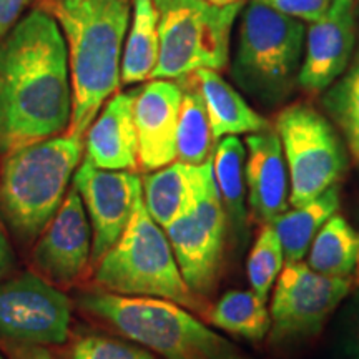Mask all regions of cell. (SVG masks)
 I'll use <instances>...</instances> for the list:
<instances>
[{
    "label": "cell",
    "instance_id": "obj_9",
    "mask_svg": "<svg viewBox=\"0 0 359 359\" xmlns=\"http://www.w3.org/2000/svg\"><path fill=\"white\" fill-rule=\"evenodd\" d=\"M353 288V278L320 275L302 262L285 263L273 291L269 341L280 346L318 336Z\"/></svg>",
    "mask_w": 359,
    "mask_h": 359
},
{
    "label": "cell",
    "instance_id": "obj_22",
    "mask_svg": "<svg viewBox=\"0 0 359 359\" xmlns=\"http://www.w3.org/2000/svg\"><path fill=\"white\" fill-rule=\"evenodd\" d=\"M160 53L158 12L154 0H133L132 20L122 53V83L151 79Z\"/></svg>",
    "mask_w": 359,
    "mask_h": 359
},
{
    "label": "cell",
    "instance_id": "obj_7",
    "mask_svg": "<svg viewBox=\"0 0 359 359\" xmlns=\"http://www.w3.org/2000/svg\"><path fill=\"white\" fill-rule=\"evenodd\" d=\"M158 12L160 53L151 79L178 80L200 69L223 70L241 2L213 6L205 0H154Z\"/></svg>",
    "mask_w": 359,
    "mask_h": 359
},
{
    "label": "cell",
    "instance_id": "obj_16",
    "mask_svg": "<svg viewBox=\"0 0 359 359\" xmlns=\"http://www.w3.org/2000/svg\"><path fill=\"white\" fill-rule=\"evenodd\" d=\"M245 180L250 213L258 224H271L288 208V168L278 133L271 127L246 137Z\"/></svg>",
    "mask_w": 359,
    "mask_h": 359
},
{
    "label": "cell",
    "instance_id": "obj_26",
    "mask_svg": "<svg viewBox=\"0 0 359 359\" xmlns=\"http://www.w3.org/2000/svg\"><path fill=\"white\" fill-rule=\"evenodd\" d=\"M323 107L343 133L354 163L359 165V52L346 74L326 88Z\"/></svg>",
    "mask_w": 359,
    "mask_h": 359
},
{
    "label": "cell",
    "instance_id": "obj_17",
    "mask_svg": "<svg viewBox=\"0 0 359 359\" xmlns=\"http://www.w3.org/2000/svg\"><path fill=\"white\" fill-rule=\"evenodd\" d=\"M135 90L114 93L103 103L87 133L85 158L103 170L138 168V135L133 120Z\"/></svg>",
    "mask_w": 359,
    "mask_h": 359
},
{
    "label": "cell",
    "instance_id": "obj_10",
    "mask_svg": "<svg viewBox=\"0 0 359 359\" xmlns=\"http://www.w3.org/2000/svg\"><path fill=\"white\" fill-rule=\"evenodd\" d=\"M72 302L35 273L0 283V338L64 346L70 338Z\"/></svg>",
    "mask_w": 359,
    "mask_h": 359
},
{
    "label": "cell",
    "instance_id": "obj_3",
    "mask_svg": "<svg viewBox=\"0 0 359 359\" xmlns=\"http://www.w3.org/2000/svg\"><path fill=\"white\" fill-rule=\"evenodd\" d=\"M80 308L161 359H253L182 304L148 296L87 291Z\"/></svg>",
    "mask_w": 359,
    "mask_h": 359
},
{
    "label": "cell",
    "instance_id": "obj_21",
    "mask_svg": "<svg viewBox=\"0 0 359 359\" xmlns=\"http://www.w3.org/2000/svg\"><path fill=\"white\" fill-rule=\"evenodd\" d=\"M339 200V187L333 185L318 198L293 206L271 223L281 241L285 263L302 262L323 224L338 213Z\"/></svg>",
    "mask_w": 359,
    "mask_h": 359
},
{
    "label": "cell",
    "instance_id": "obj_33",
    "mask_svg": "<svg viewBox=\"0 0 359 359\" xmlns=\"http://www.w3.org/2000/svg\"><path fill=\"white\" fill-rule=\"evenodd\" d=\"M13 266V251L11 248V241H8L7 233L0 224V280L11 271Z\"/></svg>",
    "mask_w": 359,
    "mask_h": 359
},
{
    "label": "cell",
    "instance_id": "obj_12",
    "mask_svg": "<svg viewBox=\"0 0 359 359\" xmlns=\"http://www.w3.org/2000/svg\"><path fill=\"white\" fill-rule=\"evenodd\" d=\"M72 187L79 191L92 226L90 263L95 266L123 235L143 198L142 178L128 170L98 168L83 156Z\"/></svg>",
    "mask_w": 359,
    "mask_h": 359
},
{
    "label": "cell",
    "instance_id": "obj_19",
    "mask_svg": "<svg viewBox=\"0 0 359 359\" xmlns=\"http://www.w3.org/2000/svg\"><path fill=\"white\" fill-rule=\"evenodd\" d=\"M191 75L205 100L215 140L228 135L257 133L269 127L268 120L251 109L217 70L200 69Z\"/></svg>",
    "mask_w": 359,
    "mask_h": 359
},
{
    "label": "cell",
    "instance_id": "obj_13",
    "mask_svg": "<svg viewBox=\"0 0 359 359\" xmlns=\"http://www.w3.org/2000/svg\"><path fill=\"white\" fill-rule=\"evenodd\" d=\"M92 226L79 191L70 188L60 208L32 248V266L52 285L69 286L87 271Z\"/></svg>",
    "mask_w": 359,
    "mask_h": 359
},
{
    "label": "cell",
    "instance_id": "obj_23",
    "mask_svg": "<svg viewBox=\"0 0 359 359\" xmlns=\"http://www.w3.org/2000/svg\"><path fill=\"white\" fill-rule=\"evenodd\" d=\"M177 82L183 90L177 128V160L188 165H203L213 156V132L208 111L193 75Z\"/></svg>",
    "mask_w": 359,
    "mask_h": 359
},
{
    "label": "cell",
    "instance_id": "obj_36",
    "mask_svg": "<svg viewBox=\"0 0 359 359\" xmlns=\"http://www.w3.org/2000/svg\"><path fill=\"white\" fill-rule=\"evenodd\" d=\"M349 359H359V356H356V358H349Z\"/></svg>",
    "mask_w": 359,
    "mask_h": 359
},
{
    "label": "cell",
    "instance_id": "obj_4",
    "mask_svg": "<svg viewBox=\"0 0 359 359\" xmlns=\"http://www.w3.org/2000/svg\"><path fill=\"white\" fill-rule=\"evenodd\" d=\"M83 150V140L65 133L4 155L0 215L22 245L35 243L55 217Z\"/></svg>",
    "mask_w": 359,
    "mask_h": 359
},
{
    "label": "cell",
    "instance_id": "obj_5",
    "mask_svg": "<svg viewBox=\"0 0 359 359\" xmlns=\"http://www.w3.org/2000/svg\"><path fill=\"white\" fill-rule=\"evenodd\" d=\"M95 283L110 293L148 296L200 309L201 304L183 280L167 231L148 213L140 198L118 241L95 264Z\"/></svg>",
    "mask_w": 359,
    "mask_h": 359
},
{
    "label": "cell",
    "instance_id": "obj_2",
    "mask_svg": "<svg viewBox=\"0 0 359 359\" xmlns=\"http://www.w3.org/2000/svg\"><path fill=\"white\" fill-rule=\"evenodd\" d=\"M57 20L69 52L72 118L67 135L83 140L122 83V53L133 0H37Z\"/></svg>",
    "mask_w": 359,
    "mask_h": 359
},
{
    "label": "cell",
    "instance_id": "obj_1",
    "mask_svg": "<svg viewBox=\"0 0 359 359\" xmlns=\"http://www.w3.org/2000/svg\"><path fill=\"white\" fill-rule=\"evenodd\" d=\"M72 103L64 34L34 6L0 40V154L64 135Z\"/></svg>",
    "mask_w": 359,
    "mask_h": 359
},
{
    "label": "cell",
    "instance_id": "obj_20",
    "mask_svg": "<svg viewBox=\"0 0 359 359\" xmlns=\"http://www.w3.org/2000/svg\"><path fill=\"white\" fill-rule=\"evenodd\" d=\"M246 148L236 135L223 137L215 148L213 172L228 226L236 243L243 248L248 241V208L245 180Z\"/></svg>",
    "mask_w": 359,
    "mask_h": 359
},
{
    "label": "cell",
    "instance_id": "obj_25",
    "mask_svg": "<svg viewBox=\"0 0 359 359\" xmlns=\"http://www.w3.org/2000/svg\"><path fill=\"white\" fill-rule=\"evenodd\" d=\"M264 303L253 290H233L203 314L210 325L224 333L259 343L271 330V316Z\"/></svg>",
    "mask_w": 359,
    "mask_h": 359
},
{
    "label": "cell",
    "instance_id": "obj_30",
    "mask_svg": "<svg viewBox=\"0 0 359 359\" xmlns=\"http://www.w3.org/2000/svg\"><path fill=\"white\" fill-rule=\"evenodd\" d=\"M259 2L294 19L316 22L327 12L333 0H259Z\"/></svg>",
    "mask_w": 359,
    "mask_h": 359
},
{
    "label": "cell",
    "instance_id": "obj_6",
    "mask_svg": "<svg viewBox=\"0 0 359 359\" xmlns=\"http://www.w3.org/2000/svg\"><path fill=\"white\" fill-rule=\"evenodd\" d=\"M303 37L302 22L251 0L243 12L233 60L236 83L263 105H278L298 82Z\"/></svg>",
    "mask_w": 359,
    "mask_h": 359
},
{
    "label": "cell",
    "instance_id": "obj_14",
    "mask_svg": "<svg viewBox=\"0 0 359 359\" xmlns=\"http://www.w3.org/2000/svg\"><path fill=\"white\" fill-rule=\"evenodd\" d=\"M183 90L178 82L154 79L135 90L133 120L138 168L154 172L177 160V128Z\"/></svg>",
    "mask_w": 359,
    "mask_h": 359
},
{
    "label": "cell",
    "instance_id": "obj_29",
    "mask_svg": "<svg viewBox=\"0 0 359 359\" xmlns=\"http://www.w3.org/2000/svg\"><path fill=\"white\" fill-rule=\"evenodd\" d=\"M354 288L356 290L344 303L336 325L341 351L349 358L359 356V285Z\"/></svg>",
    "mask_w": 359,
    "mask_h": 359
},
{
    "label": "cell",
    "instance_id": "obj_35",
    "mask_svg": "<svg viewBox=\"0 0 359 359\" xmlns=\"http://www.w3.org/2000/svg\"><path fill=\"white\" fill-rule=\"evenodd\" d=\"M353 280H354V286H358V285H359V258H358V268H356V273H354Z\"/></svg>",
    "mask_w": 359,
    "mask_h": 359
},
{
    "label": "cell",
    "instance_id": "obj_11",
    "mask_svg": "<svg viewBox=\"0 0 359 359\" xmlns=\"http://www.w3.org/2000/svg\"><path fill=\"white\" fill-rule=\"evenodd\" d=\"M228 222L213 180L191 213L165 228L183 280L196 296L210 294L222 273Z\"/></svg>",
    "mask_w": 359,
    "mask_h": 359
},
{
    "label": "cell",
    "instance_id": "obj_24",
    "mask_svg": "<svg viewBox=\"0 0 359 359\" xmlns=\"http://www.w3.org/2000/svg\"><path fill=\"white\" fill-rule=\"evenodd\" d=\"M359 235L341 215L323 224L309 246L308 266L325 276L353 278L358 268Z\"/></svg>",
    "mask_w": 359,
    "mask_h": 359
},
{
    "label": "cell",
    "instance_id": "obj_27",
    "mask_svg": "<svg viewBox=\"0 0 359 359\" xmlns=\"http://www.w3.org/2000/svg\"><path fill=\"white\" fill-rule=\"evenodd\" d=\"M283 263H285V253H283L280 238L273 224H264L262 231L258 233L253 250L250 251L248 262H246V273H248L251 290L264 302L280 276Z\"/></svg>",
    "mask_w": 359,
    "mask_h": 359
},
{
    "label": "cell",
    "instance_id": "obj_31",
    "mask_svg": "<svg viewBox=\"0 0 359 359\" xmlns=\"http://www.w3.org/2000/svg\"><path fill=\"white\" fill-rule=\"evenodd\" d=\"M0 353L4 359H58L45 344L15 339L0 338Z\"/></svg>",
    "mask_w": 359,
    "mask_h": 359
},
{
    "label": "cell",
    "instance_id": "obj_37",
    "mask_svg": "<svg viewBox=\"0 0 359 359\" xmlns=\"http://www.w3.org/2000/svg\"><path fill=\"white\" fill-rule=\"evenodd\" d=\"M0 359H4V356H2V353H0Z\"/></svg>",
    "mask_w": 359,
    "mask_h": 359
},
{
    "label": "cell",
    "instance_id": "obj_32",
    "mask_svg": "<svg viewBox=\"0 0 359 359\" xmlns=\"http://www.w3.org/2000/svg\"><path fill=\"white\" fill-rule=\"evenodd\" d=\"M37 0H0V40Z\"/></svg>",
    "mask_w": 359,
    "mask_h": 359
},
{
    "label": "cell",
    "instance_id": "obj_28",
    "mask_svg": "<svg viewBox=\"0 0 359 359\" xmlns=\"http://www.w3.org/2000/svg\"><path fill=\"white\" fill-rule=\"evenodd\" d=\"M64 359H158L154 353L137 343L111 338L98 333H70Z\"/></svg>",
    "mask_w": 359,
    "mask_h": 359
},
{
    "label": "cell",
    "instance_id": "obj_34",
    "mask_svg": "<svg viewBox=\"0 0 359 359\" xmlns=\"http://www.w3.org/2000/svg\"><path fill=\"white\" fill-rule=\"evenodd\" d=\"M205 2L213 4V6H230V4L241 2V0H205Z\"/></svg>",
    "mask_w": 359,
    "mask_h": 359
},
{
    "label": "cell",
    "instance_id": "obj_8",
    "mask_svg": "<svg viewBox=\"0 0 359 359\" xmlns=\"http://www.w3.org/2000/svg\"><path fill=\"white\" fill-rule=\"evenodd\" d=\"M276 128L290 172L291 205H306L338 185L348 154L325 115L309 103H293L278 115Z\"/></svg>",
    "mask_w": 359,
    "mask_h": 359
},
{
    "label": "cell",
    "instance_id": "obj_15",
    "mask_svg": "<svg viewBox=\"0 0 359 359\" xmlns=\"http://www.w3.org/2000/svg\"><path fill=\"white\" fill-rule=\"evenodd\" d=\"M356 42L354 0H333L320 20L308 30L306 55L298 83L308 92H325L344 74Z\"/></svg>",
    "mask_w": 359,
    "mask_h": 359
},
{
    "label": "cell",
    "instance_id": "obj_18",
    "mask_svg": "<svg viewBox=\"0 0 359 359\" xmlns=\"http://www.w3.org/2000/svg\"><path fill=\"white\" fill-rule=\"evenodd\" d=\"M213 180V156L203 165L173 161L145 175L143 201L151 218L165 230L195 210Z\"/></svg>",
    "mask_w": 359,
    "mask_h": 359
}]
</instances>
